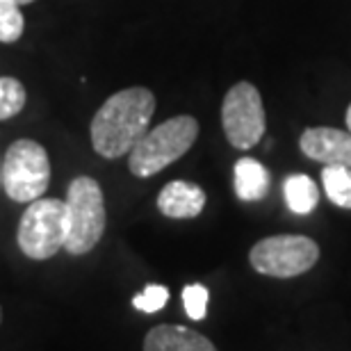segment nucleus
I'll use <instances>...</instances> for the list:
<instances>
[{
	"mask_svg": "<svg viewBox=\"0 0 351 351\" xmlns=\"http://www.w3.org/2000/svg\"><path fill=\"white\" fill-rule=\"evenodd\" d=\"M319 261L317 242L306 235H271L254 244L251 267L271 278H294L313 269Z\"/></svg>",
	"mask_w": 351,
	"mask_h": 351,
	"instance_id": "nucleus-6",
	"label": "nucleus"
},
{
	"mask_svg": "<svg viewBox=\"0 0 351 351\" xmlns=\"http://www.w3.org/2000/svg\"><path fill=\"white\" fill-rule=\"evenodd\" d=\"M235 194L240 201H261L269 192V171L254 158H242L235 162Z\"/></svg>",
	"mask_w": 351,
	"mask_h": 351,
	"instance_id": "nucleus-11",
	"label": "nucleus"
},
{
	"mask_svg": "<svg viewBox=\"0 0 351 351\" xmlns=\"http://www.w3.org/2000/svg\"><path fill=\"white\" fill-rule=\"evenodd\" d=\"M51 182V160L34 139H16L3 160V189L12 201L32 203L44 196Z\"/></svg>",
	"mask_w": 351,
	"mask_h": 351,
	"instance_id": "nucleus-5",
	"label": "nucleus"
},
{
	"mask_svg": "<svg viewBox=\"0 0 351 351\" xmlns=\"http://www.w3.org/2000/svg\"><path fill=\"white\" fill-rule=\"evenodd\" d=\"M299 149L324 167H351V132L347 130L308 128L301 132Z\"/></svg>",
	"mask_w": 351,
	"mask_h": 351,
	"instance_id": "nucleus-8",
	"label": "nucleus"
},
{
	"mask_svg": "<svg viewBox=\"0 0 351 351\" xmlns=\"http://www.w3.org/2000/svg\"><path fill=\"white\" fill-rule=\"evenodd\" d=\"M14 3H19V5H30V3H34V0H14Z\"/></svg>",
	"mask_w": 351,
	"mask_h": 351,
	"instance_id": "nucleus-19",
	"label": "nucleus"
},
{
	"mask_svg": "<svg viewBox=\"0 0 351 351\" xmlns=\"http://www.w3.org/2000/svg\"><path fill=\"white\" fill-rule=\"evenodd\" d=\"M221 125L228 144L249 151L265 137L267 117L263 96L251 82H235L221 103Z\"/></svg>",
	"mask_w": 351,
	"mask_h": 351,
	"instance_id": "nucleus-7",
	"label": "nucleus"
},
{
	"mask_svg": "<svg viewBox=\"0 0 351 351\" xmlns=\"http://www.w3.org/2000/svg\"><path fill=\"white\" fill-rule=\"evenodd\" d=\"M25 108V87L16 78H0V121L16 117Z\"/></svg>",
	"mask_w": 351,
	"mask_h": 351,
	"instance_id": "nucleus-14",
	"label": "nucleus"
},
{
	"mask_svg": "<svg viewBox=\"0 0 351 351\" xmlns=\"http://www.w3.org/2000/svg\"><path fill=\"white\" fill-rule=\"evenodd\" d=\"M69 235L66 203L60 199H37L25 208L19 221L16 240L30 261H48L64 249Z\"/></svg>",
	"mask_w": 351,
	"mask_h": 351,
	"instance_id": "nucleus-4",
	"label": "nucleus"
},
{
	"mask_svg": "<svg viewBox=\"0 0 351 351\" xmlns=\"http://www.w3.org/2000/svg\"><path fill=\"white\" fill-rule=\"evenodd\" d=\"M169 301V287L165 285H146L142 292L135 294L132 299V306L137 308L139 313H146V315H153L158 311H162Z\"/></svg>",
	"mask_w": 351,
	"mask_h": 351,
	"instance_id": "nucleus-17",
	"label": "nucleus"
},
{
	"mask_svg": "<svg viewBox=\"0 0 351 351\" xmlns=\"http://www.w3.org/2000/svg\"><path fill=\"white\" fill-rule=\"evenodd\" d=\"M23 14L21 5L14 0H0V41L3 44H14L23 34Z\"/></svg>",
	"mask_w": 351,
	"mask_h": 351,
	"instance_id": "nucleus-15",
	"label": "nucleus"
},
{
	"mask_svg": "<svg viewBox=\"0 0 351 351\" xmlns=\"http://www.w3.org/2000/svg\"><path fill=\"white\" fill-rule=\"evenodd\" d=\"M347 125H349V132H351V103H349V108H347Z\"/></svg>",
	"mask_w": 351,
	"mask_h": 351,
	"instance_id": "nucleus-18",
	"label": "nucleus"
},
{
	"mask_svg": "<svg viewBox=\"0 0 351 351\" xmlns=\"http://www.w3.org/2000/svg\"><path fill=\"white\" fill-rule=\"evenodd\" d=\"M206 208V192L187 180H171L160 189L158 210L169 219H194Z\"/></svg>",
	"mask_w": 351,
	"mask_h": 351,
	"instance_id": "nucleus-9",
	"label": "nucleus"
},
{
	"mask_svg": "<svg viewBox=\"0 0 351 351\" xmlns=\"http://www.w3.org/2000/svg\"><path fill=\"white\" fill-rule=\"evenodd\" d=\"M64 203L69 217V235L64 249L71 256H85L101 242L105 223H108L103 189L89 176H78L69 185Z\"/></svg>",
	"mask_w": 351,
	"mask_h": 351,
	"instance_id": "nucleus-3",
	"label": "nucleus"
},
{
	"mask_svg": "<svg viewBox=\"0 0 351 351\" xmlns=\"http://www.w3.org/2000/svg\"><path fill=\"white\" fill-rule=\"evenodd\" d=\"M285 203L294 215H311L319 203V189L306 173L287 176L283 185Z\"/></svg>",
	"mask_w": 351,
	"mask_h": 351,
	"instance_id": "nucleus-12",
	"label": "nucleus"
},
{
	"mask_svg": "<svg viewBox=\"0 0 351 351\" xmlns=\"http://www.w3.org/2000/svg\"><path fill=\"white\" fill-rule=\"evenodd\" d=\"M0 322H3V311H0Z\"/></svg>",
	"mask_w": 351,
	"mask_h": 351,
	"instance_id": "nucleus-21",
	"label": "nucleus"
},
{
	"mask_svg": "<svg viewBox=\"0 0 351 351\" xmlns=\"http://www.w3.org/2000/svg\"><path fill=\"white\" fill-rule=\"evenodd\" d=\"M144 351H217L206 335L178 324L153 326L144 338Z\"/></svg>",
	"mask_w": 351,
	"mask_h": 351,
	"instance_id": "nucleus-10",
	"label": "nucleus"
},
{
	"mask_svg": "<svg viewBox=\"0 0 351 351\" xmlns=\"http://www.w3.org/2000/svg\"><path fill=\"white\" fill-rule=\"evenodd\" d=\"M208 299H210V292H208L206 285L192 283V285L182 287V306H185V313H187L189 319H194V322L206 319Z\"/></svg>",
	"mask_w": 351,
	"mask_h": 351,
	"instance_id": "nucleus-16",
	"label": "nucleus"
},
{
	"mask_svg": "<svg viewBox=\"0 0 351 351\" xmlns=\"http://www.w3.org/2000/svg\"><path fill=\"white\" fill-rule=\"evenodd\" d=\"M0 185H3V167H0Z\"/></svg>",
	"mask_w": 351,
	"mask_h": 351,
	"instance_id": "nucleus-20",
	"label": "nucleus"
},
{
	"mask_svg": "<svg viewBox=\"0 0 351 351\" xmlns=\"http://www.w3.org/2000/svg\"><path fill=\"white\" fill-rule=\"evenodd\" d=\"M322 182H324V192L331 203L351 210V167H324Z\"/></svg>",
	"mask_w": 351,
	"mask_h": 351,
	"instance_id": "nucleus-13",
	"label": "nucleus"
},
{
	"mask_svg": "<svg viewBox=\"0 0 351 351\" xmlns=\"http://www.w3.org/2000/svg\"><path fill=\"white\" fill-rule=\"evenodd\" d=\"M199 137V121L189 114H180L167 119L135 144L130 151L128 167L130 173L137 178H151L180 160L192 149Z\"/></svg>",
	"mask_w": 351,
	"mask_h": 351,
	"instance_id": "nucleus-2",
	"label": "nucleus"
},
{
	"mask_svg": "<svg viewBox=\"0 0 351 351\" xmlns=\"http://www.w3.org/2000/svg\"><path fill=\"white\" fill-rule=\"evenodd\" d=\"M156 96L146 87H128L112 94L91 119L89 135L101 158L117 160L130 153L149 132Z\"/></svg>",
	"mask_w": 351,
	"mask_h": 351,
	"instance_id": "nucleus-1",
	"label": "nucleus"
}]
</instances>
